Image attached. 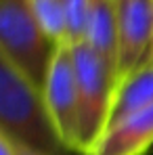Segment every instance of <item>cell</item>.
<instances>
[{
	"mask_svg": "<svg viewBox=\"0 0 153 155\" xmlns=\"http://www.w3.org/2000/svg\"><path fill=\"white\" fill-rule=\"evenodd\" d=\"M151 105H153V63H147L141 69H136L132 76H128L115 88L109 126L132 115V113H136V111H141V109L151 107Z\"/></svg>",
	"mask_w": 153,
	"mask_h": 155,
	"instance_id": "cell-8",
	"label": "cell"
},
{
	"mask_svg": "<svg viewBox=\"0 0 153 155\" xmlns=\"http://www.w3.org/2000/svg\"><path fill=\"white\" fill-rule=\"evenodd\" d=\"M118 63L115 88L149 63L153 51V0H115Z\"/></svg>",
	"mask_w": 153,
	"mask_h": 155,
	"instance_id": "cell-5",
	"label": "cell"
},
{
	"mask_svg": "<svg viewBox=\"0 0 153 155\" xmlns=\"http://www.w3.org/2000/svg\"><path fill=\"white\" fill-rule=\"evenodd\" d=\"M149 63H153V51H151V59H149Z\"/></svg>",
	"mask_w": 153,
	"mask_h": 155,
	"instance_id": "cell-13",
	"label": "cell"
},
{
	"mask_svg": "<svg viewBox=\"0 0 153 155\" xmlns=\"http://www.w3.org/2000/svg\"><path fill=\"white\" fill-rule=\"evenodd\" d=\"M0 134L46 155H76L55 128L42 90L4 61H0Z\"/></svg>",
	"mask_w": 153,
	"mask_h": 155,
	"instance_id": "cell-1",
	"label": "cell"
},
{
	"mask_svg": "<svg viewBox=\"0 0 153 155\" xmlns=\"http://www.w3.org/2000/svg\"><path fill=\"white\" fill-rule=\"evenodd\" d=\"M72 52L80 103V153L90 155L109 126L115 74L84 40L72 44Z\"/></svg>",
	"mask_w": 153,
	"mask_h": 155,
	"instance_id": "cell-3",
	"label": "cell"
},
{
	"mask_svg": "<svg viewBox=\"0 0 153 155\" xmlns=\"http://www.w3.org/2000/svg\"><path fill=\"white\" fill-rule=\"evenodd\" d=\"M153 149V105L111 124L90 155H147Z\"/></svg>",
	"mask_w": 153,
	"mask_h": 155,
	"instance_id": "cell-6",
	"label": "cell"
},
{
	"mask_svg": "<svg viewBox=\"0 0 153 155\" xmlns=\"http://www.w3.org/2000/svg\"><path fill=\"white\" fill-rule=\"evenodd\" d=\"M84 42L115 74V63H118V11H115V0H90Z\"/></svg>",
	"mask_w": 153,
	"mask_h": 155,
	"instance_id": "cell-7",
	"label": "cell"
},
{
	"mask_svg": "<svg viewBox=\"0 0 153 155\" xmlns=\"http://www.w3.org/2000/svg\"><path fill=\"white\" fill-rule=\"evenodd\" d=\"M32 8L44 27V31L51 36L57 44H69L67 42V19L61 0H32Z\"/></svg>",
	"mask_w": 153,
	"mask_h": 155,
	"instance_id": "cell-9",
	"label": "cell"
},
{
	"mask_svg": "<svg viewBox=\"0 0 153 155\" xmlns=\"http://www.w3.org/2000/svg\"><path fill=\"white\" fill-rule=\"evenodd\" d=\"M15 147H17V155H46V153H40V151H34V149L19 147V145H15Z\"/></svg>",
	"mask_w": 153,
	"mask_h": 155,
	"instance_id": "cell-12",
	"label": "cell"
},
{
	"mask_svg": "<svg viewBox=\"0 0 153 155\" xmlns=\"http://www.w3.org/2000/svg\"><path fill=\"white\" fill-rule=\"evenodd\" d=\"M42 94L61 138L76 155H82L80 153V103H78L76 63H74L72 44H61L57 48L42 86Z\"/></svg>",
	"mask_w": 153,
	"mask_h": 155,
	"instance_id": "cell-4",
	"label": "cell"
},
{
	"mask_svg": "<svg viewBox=\"0 0 153 155\" xmlns=\"http://www.w3.org/2000/svg\"><path fill=\"white\" fill-rule=\"evenodd\" d=\"M65 19H67V42L76 44L86 38V23H88V11L90 0H61Z\"/></svg>",
	"mask_w": 153,
	"mask_h": 155,
	"instance_id": "cell-10",
	"label": "cell"
},
{
	"mask_svg": "<svg viewBox=\"0 0 153 155\" xmlns=\"http://www.w3.org/2000/svg\"><path fill=\"white\" fill-rule=\"evenodd\" d=\"M59 46L40 25L32 0H0V61L42 90Z\"/></svg>",
	"mask_w": 153,
	"mask_h": 155,
	"instance_id": "cell-2",
	"label": "cell"
},
{
	"mask_svg": "<svg viewBox=\"0 0 153 155\" xmlns=\"http://www.w3.org/2000/svg\"><path fill=\"white\" fill-rule=\"evenodd\" d=\"M0 155H17L15 143L8 136H4V134H0Z\"/></svg>",
	"mask_w": 153,
	"mask_h": 155,
	"instance_id": "cell-11",
	"label": "cell"
}]
</instances>
